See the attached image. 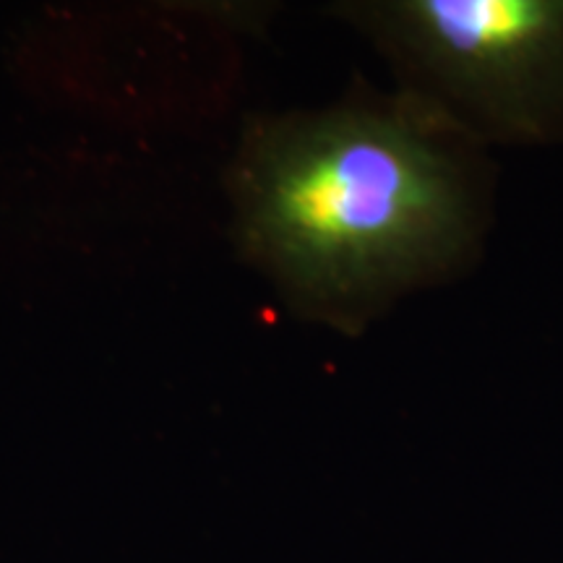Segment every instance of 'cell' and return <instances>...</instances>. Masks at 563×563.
<instances>
[{
  "label": "cell",
  "mask_w": 563,
  "mask_h": 563,
  "mask_svg": "<svg viewBox=\"0 0 563 563\" xmlns=\"http://www.w3.org/2000/svg\"><path fill=\"white\" fill-rule=\"evenodd\" d=\"M498 178L439 110L355 76L327 108L251 115L224 183L243 262L287 311L357 340L481 269Z\"/></svg>",
  "instance_id": "1"
},
{
  "label": "cell",
  "mask_w": 563,
  "mask_h": 563,
  "mask_svg": "<svg viewBox=\"0 0 563 563\" xmlns=\"http://www.w3.org/2000/svg\"><path fill=\"white\" fill-rule=\"evenodd\" d=\"M329 13L485 150L563 146V0H342Z\"/></svg>",
  "instance_id": "2"
}]
</instances>
